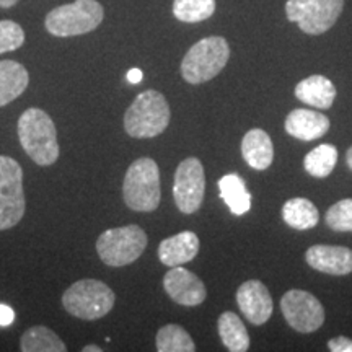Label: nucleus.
<instances>
[{
	"instance_id": "nucleus-1",
	"label": "nucleus",
	"mask_w": 352,
	"mask_h": 352,
	"mask_svg": "<svg viewBox=\"0 0 352 352\" xmlns=\"http://www.w3.org/2000/svg\"><path fill=\"white\" fill-rule=\"evenodd\" d=\"M16 131L21 147L34 164L39 166L56 164L60 148L56 124L50 114L39 108H28L20 116Z\"/></svg>"
},
{
	"instance_id": "nucleus-2",
	"label": "nucleus",
	"mask_w": 352,
	"mask_h": 352,
	"mask_svg": "<svg viewBox=\"0 0 352 352\" xmlns=\"http://www.w3.org/2000/svg\"><path fill=\"white\" fill-rule=\"evenodd\" d=\"M168 101L160 91L145 90L124 114V129L131 138L151 139L157 138L170 124Z\"/></svg>"
},
{
	"instance_id": "nucleus-3",
	"label": "nucleus",
	"mask_w": 352,
	"mask_h": 352,
	"mask_svg": "<svg viewBox=\"0 0 352 352\" xmlns=\"http://www.w3.org/2000/svg\"><path fill=\"white\" fill-rule=\"evenodd\" d=\"M122 196L126 206L135 212H153L160 206V170L155 160L138 158L126 171Z\"/></svg>"
},
{
	"instance_id": "nucleus-4",
	"label": "nucleus",
	"mask_w": 352,
	"mask_h": 352,
	"mask_svg": "<svg viewBox=\"0 0 352 352\" xmlns=\"http://www.w3.org/2000/svg\"><path fill=\"white\" fill-rule=\"evenodd\" d=\"M230 57V46L222 36H209L197 41L182 63V76L191 85H201L217 77Z\"/></svg>"
},
{
	"instance_id": "nucleus-5",
	"label": "nucleus",
	"mask_w": 352,
	"mask_h": 352,
	"mask_svg": "<svg viewBox=\"0 0 352 352\" xmlns=\"http://www.w3.org/2000/svg\"><path fill=\"white\" fill-rule=\"evenodd\" d=\"M104 19L103 6L96 0H76L56 7L46 15L47 33L57 38L80 36L98 28Z\"/></svg>"
},
{
	"instance_id": "nucleus-6",
	"label": "nucleus",
	"mask_w": 352,
	"mask_h": 352,
	"mask_svg": "<svg viewBox=\"0 0 352 352\" xmlns=\"http://www.w3.org/2000/svg\"><path fill=\"white\" fill-rule=\"evenodd\" d=\"M116 294L108 284L96 279L77 280L63 296L64 310L76 318L94 321L113 310Z\"/></svg>"
},
{
	"instance_id": "nucleus-7",
	"label": "nucleus",
	"mask_w": 352,
	"mask_h": 352,
	"mask_svg": "<svg viewBox=\"0 0 352 352\" xmlns=\"http://www.w3.org/2000/svg\"><path fill=\"white\" fill-rule=\"evenodd\" d=\"M147 248V233L139 226L109 228L96 240V253L111 267H124L140 258Z\"/></svg>"
},
{
	"instance_id": "nucleus-8",
	"label": "nucleus",
	"mask_w": 352,
	"mask_h": 352,
	"mask_svg": "<svg viewBox=\"0 0 352 352\" xmlns=\"http://www.w3.org/2000/svg\"><path fill=\"white\" fill-rule=\"evenodd\" d=\"M25 210L23 170L12 157L0 155V230L15 227Z\"/></svg>"
},
{
	"instance_id": "nucleus-9",
	"label": "nucleus",
	"mask_w": 352,
	"mask_h": 352,
	"mask_svg": "<svg viewBox=\"0 0 352 352\" xmlns=\"http://www.w3.org/2000/svg\"><path fill=\"white\" fill-rule=\"evenodd\" d=\"M342 7L344 0H287L285 13L303 33L321 34L336 23Z\"/></svg>"
},
{
	"instance_id": "nucleus-10",
	"label": "nucleus",
	"mask_w": 352,
	"mask_h": 352,
	"mask_svg": "<svg viewBox=\"0 0 352 352\" xmlns=\"http://www.w3.org/2000/svg\"><path fill=\"white\" fill-rule=\"evenodd\" d=\"M206 192L204 166L196 157L184 158L175 171L173 197L183 214H195L201 208Z\"/></svg>"
},
{
	"instance_id": "nucleus-11",
	"label": "nucleus",
	"mask_w": 352,
	"mask_h": 352,
	"mask_svg": "<svg viewBox=\"0 0 352 352\" xmlns=\"http://www.w3.org/2000/svg\"><path fill=\"white\" fill-rule=\"evenodd\" d=\"M280 310L287 323L298 333H314L324 323V308L314 294L292 289L280 298Z\"/></svg>"
},
{
	"instance_id": "nucleus-12",
	"label": "nucleus",
	"mask_w": 352,
	"mask_h": 352,
	"mask_svg": "<svg viewBox=\"0 0 352 352\" xmlns=\"http://www.w3.org/2000/svg\"><path fill=\"white\" fill-rule=\"evenodd\" d=\"M164 287L171 300L183 307L201 305L208 297L204 283L186 267H171L164 277Z\"/></svg>"
},
{
	"instance_id": "nucleus-13",
	"label": "nucleus",
	"mask_w": 352,
	"mask_h": 352,
	"mask_svg": "<svg viewBox=\"0 0 352 352\" xmlns=\"http://www.w3.org/2000/svg\"><path fill=\"white\" fill-rule=\"evenodd\" d=\"M236 303L250 323L264 324L272 315V297L261 280H246L236 290Z\"/></svg>"
},
{
	"instance_id": "nucleus-14",
	"label": "nucleus",
	"mask_w": 352,
	"mask_h": 352,
	"mask_svg": "<svg viewBox=\"0 0 352 352\" xmlns=\"http://www.w3.org/2000/svg\"><path fill=\"white\" fill-rule=\"evenodd\" d=\"M307 264L314 270L331 276L352 272V252L346 246L314 245L305 253Z\"/></svg>"
},
{
	"instance_id": "nucleus-15",
	"label": "nucleus",
	"mask_w": 352,
	"mask_h": 352,
	"mask_svg": "<svg viewBox=\"0 0 352 352\" xmlns=\"http://www.w3.org/2000/svg\"><path fill=\"white\" fill-rule=\"evenodd\" d=\"M199 253V239L195 232L184 230L165 239L158 246V258L168 267L183 266L192 261Z\"/></svg>"
},
{
	"instance_id": "nucleus-16",
	"label": "nucleus",
	"mask_w": 352,
	"mask_h": 352,
	"mask_svg": "<svg viewBox=\"0 0 352 352\" xmlns=\"http://www.w3.org/2000/svg\"><path fill=\"white\" fill-rule=\"evenodd\" d=\"M285 131L296 139L315 140L329 131V120L314 109H294L285 118Z\"/></svg>"
},
{
	"instance_id": "nucleus-17",
	"label": "nucleus",
	"mask_w": 352,
	"mask_h": 352,
	"mask_svg": "<svg viewBox=\"0 0 352 352\" xmlns=\"http://www.w3.org/2000/svg\"><path fill=\"white\" fill-rule=\"evenodd\" d=\"M241 155L254 170H266L274 160V147L266 131L252 129L241 140Z\"/></svg>"
},
{
	"instance_id": "nucleus-18",
	"label": "nucleus",
	"mask_w": 352,
	"mask_h": 352,
	"mask_svg": "<svg viewBox=\"0 0 352 352\" xmlns=\"http://www.w3.org/2000/svg\"><path fill=\"white\" fill-rule=\"evenodd\" d=\"M296 96L310 107L328 109L336 98V87L324 76H310L297 83Z\"/></svg>"
},
{
	"instance_id": "nucleus-19",
	"label": "nucleus",
	"mask_w": 352,
	"mask_h": 352,
	"mask_svg": "<svg viewBox=\"0 0 352 352\" xmlns=\"http://www.w3.org/2000/svg\"><path fill=\"white\" fill-rule=\"evenodd\" d=\"M30 83L28 70L16 60H0V108L23 94Z\"/></svg>"
},
{
	"instance_id": "nucleus-20",
	"label": "nucleus",
	"mask_w": 352,
	"mask_h": 352,
	"mask_svg": "<svg viewBox=\"0 0 352 352\" xmlns=\"http://www.w3.org/2000/svg\"><path fill=\"white\" fill-rule=\"evenodd\" d=\"M220 197L226 201L233 215H243L252 209V195L246 189L243 178L236 173L222 176L219 179Z\"/></svg>"
},
{
	"instance_id": "nucleus-21",
	"label": "nucleus",
	"mask_w": 352,
	"mask_h": 352,
	"mask_svg": "<svg viewBox=\"0 0 352 352\" xmlns=\"http://www.w3.org/2000/svg\"><path fill=\"white\" fill-rule=\"evenodd\" d=\"M219 334L223 346L232 352H245L250 349V336L243 321L233 311H226L219 316Z\"/></svg>"
},
{
	"instance_id": "nucleus-22",
	"label": "nucleus",
	"mask_w": 352,
	"mask_h": 352,
	"mask_svg": "<svg viewBox=\"0 0 352 352\" xmlns=\"http://www.w3.org/2000/svg\"><path fill=\"white\" fill-rule=\"evenodd\" d=\"M283 219L289 227L297 228V230H308L318 223L320 214L311 201L305 197H294L284 204Z\"/></svg>"
},
{
	"instance_id": "nucleus-23",
	"label": "nucleus",
	"mask_w": 352,
	"mask_h": 352,
	"mask_svg": "<svg viewBox=\"0 0 352 352\" xmlns=\"http://www.w3.org/2000/svg\"><path fill=\"white\" fill-rule=\"evenodd\" d=\"M20 349L23 352H65L67 346L52 329L32 327L21 334Z\"/></svg>"
},
{
	"instance_id": "nucleus-24",
	"label": "nucleus",
	"mask_w": 352,
	"mask_h": 352,
	"mask_svg": "<svg viewBox=\"0 0 352 352\" xmlns=\"http://www.w3.org/2000/svg\"><path fill=\"white\" fill-rule=\"evenodd\" d=\"M158 352H195L196 344L186 329L179 324H166L160 328L155 338Z\"/></svg>"
},
{
	"instance_id": "nucleus-25",
	"label": "nucleus",
	"mask_w": 352,
	"mask_h": 352,
	"mask_svg": "<svg viewBox=\"0 0 352 352\" xmlns=\"http://www.w3.org/2000/svg\"><path fill=\"white\" fill-rule=\"evenodd\" d=\"M338 162V148L331 144H321L308 152L303 158V166L307 173L315 178H327L331 175Z\"/></svg>"
},
{
	"instance_id": "nucleus-26",
	"label": "nucleus",
	"mask_w": 352,
	"mask_h": 352,
	"mask_svg": "<svg viewBox=\"0 0 352 352\" xmlns=\"http://www.w3.org/2000/svg\"><path fill=\"white\" fill-rule=\"evenodd\" d=\"M215 12V0H175L173 15L184 23H199Z\"/></svg>"
},
{
	"instance_id": "nucleus-27",
	"label": "nucleus",
	"mask_w": 352,
	"mask_h": 352,
	"mask_svg": "<svg viewBox=\"0 0 352 352\" xmlns=\"http://www.w3.org/2000/svg\"><path fill=\"white\" fill-rule=\"evenodd\" d=\"M327 226L336 232H352V199H342L328 209Z\"/></svg>"
},
{
	"instance_id": "nucleus-28",
	"label": "nucleus",
	"mask_w": 352,
	"mask_h": 352,
	"mask_svg": "<svg viewBox=\"0 0 352 352\" xmlns=\"http://www.w3.org/2000/svg\"><path fill=\"white\" fill-rule=\"evenodd\" d=\"M25 43V30L12 20H0V54L16 51Z\"/></svg>"
},
{
	"instance_id": "nucleus-29",
	"label": "nucleus",
	"mask_w": 352,
	"mask_h": 352,
	"mask_svg": "<svg viewBox=\"0 0 352 352\" xmlns=\"http://www.w3.org/2000/svg\"><path fill=\"white\" fill-rule=\"evenodd\" d=\"M328 347L333 352H352V340L346 336L333 338V340H329Z\"/></svg>"
},
{
	"instance_id": "nucleus-30",
	"label": "nucleus",
	"mask_w": 352,
	"mask_h": 352,
	"mask_svg": "<svg viewBox=\"0 0 352 352\" xmlns=\"http://www.w3.org/2000/svg\"><path fill=\"white\" fill-rule=\"evenodd\" d=\"M15 320V311L10 307L0 303V327H10Z\"/></svg>"
},
{
	"instance_id": "nucleus-31",
	"label": "nucleus",
	"mask_w": 352,
	"mask_h": 352,
	"mask_svg": "<svg viewBox=\"0 0 352 352\" xmlns=\"http://www.w3.org/2000/svg\"><path fill=\"white\" fill-rule=\"evenodd\" d=\"M142 78H144V72L140 69H131L129 72H127V80L131 83L142 82Z\"/></svg>"
},
{
	"instance_id": "nucleus-32",
	"label": "nucleus",
	"mask_w": 352,
	"mask_h": 352,
	"mask_svg": "<svg viewBox=\"0 0 352 352\" xmlns=\"http://www.w3.org/2000/svg\"><path fill=\"white\" fill-rule=\"evenodd\" d=\"M19 2V0H0V7L2 8H10L15 6V3Z\"/></svg>"
},
{
	"instance_id": "nucleus-33",
	"label": "nucleus",
	"mask_w": 352,
	"mask_h": 352,
	"mask_svg": "<svg viewBox=\"0 0 352 352\" xmlns=\"http://www.w3.org/2000/svg\"><path fill=\"white\" fill-rule=\"evenodd\" d=\"M83 352H101L103 349H101L100 346H96V344H90V346H85L82 349Z\"/></svg>"
},
{
	"instance_id": "nucleus-34",
	"label": "nucleus",
	"mask_w": 352,
	"mask_h": 352,
	"mask_svg": "<svg viewBox=\"0 0 352 352\" xmlns=\"http://www.w3.org/2000/svg\"><path fill=\"white\" fill-rule=\"evenodd\" d=\"M346 158H347V165H349V168L352 170V147L349 148V151H347Z\"/></svg>"
}]
</instances>
